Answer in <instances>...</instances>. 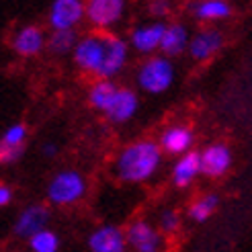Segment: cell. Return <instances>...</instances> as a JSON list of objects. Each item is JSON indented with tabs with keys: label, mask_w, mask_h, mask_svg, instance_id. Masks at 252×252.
I'll return each instance as SVG.
<instances>
[{
	"label": "cell",
	"mask_w": 252,
	"mask_h": 252,
	"mask_svg": "<svg viewBox=\"0 0 252 252\" xmlns=\"http://www.w3.org/2000/svg\"><path fill=\"white\" fill-rule=\"evenodd\" d=\"M199 174H203L201 172V152H193V150H189V152L181 154L179 160L174 162V166H172V183L179 189H185L189 185H193Z\"/></svg>",
	"instance_id": "e0dca14e"
},
{
	"label": "cell",
	"mask_w": 252,
	"mask_h": 252,
	"mask_svg": "<svg viewBox=\"0 0 252 252\" xmlns=\"http://www.w3.org/2000/svg\"><path fill=\"white\" fill-rule=\"evenodd\" d=\"M105 54H107L105 33H98V35L94 33V35H84L82 39H78L76 47L72 52V58L82 72L98 76L100 68L105 64Z\"/></svg>",
	"instance_id": "277c9868"
},
{
	"label": "cell",
	"mask_w": 252,
	"mask_h": 252,
	"mask_svg": "<svg viewBox=\"0 0 252 252\" xmlns=\"http://www.w3.org/2000/svg\"><path fill=\"white\" fill-rule=\"evenodd\" d=\"M107 39V54H105V64L100 68L96 78H115L117 74L125 68L129 60V39H123V37L115 35V33H105Z\"/></svg>",
	"instance_id": "9c48e42d"
},
{
	"label": "cell",
	"mask_w": 252,
	"mask_h": 252,
	"mask_svg": "<svg viewBox=\"0 0 252 252\" xmlns=\"http://www.w3.org/2000/svg\"><path fill=\"white\" fill-rule=\"evenodd\" d=\"M125 236H127V244L137 252H158L162 246L160 228L156 230L152 223L144 220L131 221L125 230Z\"/></svg>",
	"instance_id": "8fae6325"
},
{
	"label": "cell",
	"mask_w": 252,
	"mask_h": 252,
	"mask_svg": "<svg viewBox=\"0 0 252 252\" xmlns=\"http://www.w3.org/2000/svg\"><path fill=\"white\" fill-rule=\"evenodd\" d=\"M78 43V35L76 29H58L49 35V52L56 56H66L72 54L74 47Z\"/></svg>",
	"instance_id": "44dd1931"
},
{
	"label": "cell",
	"mask_w": 252,
	"mask_h": 252,
	"mask_svg": "<svg viewBox=\"0 0 252 252\" xmlns=\"http://www.w3.org/2000/svg\"><path fill=\"white\" fill-rule=\"evenodd\" d=\"M162 164V148L152 140H137L125 146L115 160V174L123 183L140 185L150 181Z\"/></svg>",
	"instance_id": "6da1fadb"
},
{
	"label": "cell",
	"mask_w": 252,
	"mask_h": 252,
	"mask_svg": "<svg viewBox=\"0 0 252 252\" xmlns=\"http://www.w3.org/2000/svg\"><path fill=\"white\" fill-rule=\"evenodd\" d=\"M218 205H220V199L216 195H203V197L195 199L193 203L189 205L187 216H189V220H193L197 223H203L216 213Z\"/></svg>",
	"instance_id": "7402d4cb"
},
{
	"label": "cell",
	"mask_w": 252,
	"mask_h": 252,
	"mask_svg": "<svg viewBox=\"0 0 252 252\" xmlns=\"http://www.w3.org/2000/svg\"><path fill=\"white\" fill-rule=\"evenodd\" d=\"M29 246L33 252H58L60 250V238L52 230H39L29 238Z\"/></svg>",
	"instance_id": "603a6c76"
},
{
	"label": "cell",
	"mask_w": 252,
	"mask_h": 252,
	"mask_svg": "<svg viewBox=\"0 0 252 252\" xmlns=\"http://www.w3.org/2000/svg\"><path fill=\"white\" fill-rule=\"evenodd\" d=\"M148 12L154 19H164L170 15V0H150Z\"/></svg>",
	"instance_id": "484cf974"
},
{
	"label": "cell",
	"mask_w": 252,
	"mask_h": 252,
	"mask_svg": "<svg viewBox=\"0 0 252 252\" xmlns=\"http://www.w3.org/2000/svg\"><path fill=\"white\" fill-rule=\"evenodd\" d=\"M86 21V0H54L47 12V23L52 31L76 29Z\"/></svg>",
	"instance_id": "5b68a950"
},
{
	"label": "cell",
	"mask_w": 252,
	"mask_h": 252,
	"mask_svg": "<svg viewBox=\"0 0 252 252\" xmlns=\"http://www.w3.org/2000/svg\"><path fill=\"white\" fill-rule=\"evenodd\" d=\"M127 236L117 225H100L88 236V250L93 252H123Z\"/></svg>",
	"instance_id": "4fadbf2b"
},
{
	"label": "cell",
	"mask_w": 252,
	"mask_h": 252,
	"mask_svg": "<svg viewBox=\"0 0 252 252\" xmlns=\"http://www.w3.org/2000/svg\"><path fill=\"white\" fill-rule=\"evenodd\" d=\"M47 220H49V211L45 205L41 203H35V205H29L27 209L21 211V216L17 218L15 221V234L19 238H29L35 234L43 230L47 225Z\"/></svg>",
	"instance_id": "9a60e30c"
},
{
	"label": "cell",
	"mask_w": 252,
	"mask_h": 252,
	"mask_svg": "<svg viewBox=\"0 0 252 252\" xmlns=\"http://www.w3.org/2000/svg\"><path fill=\"white\" fill-rule=\"evenodd\" d=\"M12 201V189L0 183V207H6Z\"/></svg>",
	"instance_id": "83f0119b"
},
{
	"label": "cell",
	"mask_w": 252,
	"mask_h": 252,
	"mask_svg": "<svg viewBox=\"0 0 252 252\" xmlns=\"http://www.w3.org/2000/svg\"><path fill=\"white\" fill-rule=\"evenodd\" d=\"M193 142H195V135L191 127H187V125H170V127L162 131L158 144L162 148V152H166L170 156H181L193 148Z\"/></svg>",
	"instance_id": "5bb4252c"
},
{
	"label": "cell",
	"mask_w": 252,
	"mask_h": 252,
	"mask_svg": "<svg viewBox=\"0 0 252 252\" xmlns=\"http://www.w3.org/2000/svg\"><path fill=\"white\" fill-rule=\"evenodd\" d=\"M221 47H223V33L216 27H205L191 35L187 52L195 62H209Z\"/></svg>",
	"instance_id": "30bf717a"
},
{
	"label": "cell",
	"mask_w": 252,
	"mask_h": 252,
	"mask_svg": "<svg viewBox=\"0 0 252 252\" xmlns=\"http://www.w3.org/2000/svg\"><path fill=\"white\" fill-rule=\"evenodd\" d=\"M43 154H45V156H54V154H56V146H49V144H47V146L43 148Z\"/></svg>",
	"instance_id": "f1b7e54d"
},
{
	"label": "cell",
	"mask_w": 252,
	"mask_h": 252,
	"mask_svg": "<svg viewBox=\"0 0 252 252\" xmlns=\"http://www.w3.org/2000/svg\"><path fill=\"white\" fill-rule=\"evenodd\" d=\"M127 0H86V21L96 29H111L123 19Z\"/></svg>",
	"instance_id": "8992f818"
},
{
	"label": "cell",
	"mask_w": 252,
	"mask_h": 252,
	"mask_svg": "<svg viewBox=\"0 0 252 252\" xmlns=\"http://www.w3.org/2000/svg\"><path fill=\"white\" fill-rule=\"evenodd\" d=\"M115 91H117V84L113 82V78H98L91 86V91H88V103H91L93 109L103 113L105 107L109 105L111 96L115 94Z\"/></svg>",
	"instance_id": "ffe728a7"
},
{
	"label": "cell",
	"mask_w": 252,
	"mask_h": 252,
	"mask_svg": "<svg viewBox=\"0 0 252 252\" xmlns=\"http://www.w3.org/2000/svg\"><path fill=\"white\" fill-rule=\"evenodd\" d=\"M191 12L197 21L203 23H218L232 17V4L228 0H197L191 6Z\"/></svg>",
	"instance_id": "d6986e66"
},
{
	"label": "cell",
	"mask_w": 252,
	"mask_h": 252,
	"mask_svg": "<svg viewBox=\"0 0 252 252\" xmlns=\"http://www.w3.org/2000/svg\"><path fill=\"white\" fill-rule=\"evenodd\" d=\"M164 29H166V25L162 21L137 25V27L131 29V35H129L131 49L137 54H142V56H152L154 52H160Z\"/></svg>",
	"instance_id": "ba28073f"
},
{
	"label": "cell",
	"mask_w": 252,
	"mask_h": 252,
	"mask_svg": "<svg viewBox=\"0 0 252 252\" xmlns=\"http://www.w3.org/2000/svg\"><path fill=\"white\" fill-rule=\"evenodd\" d=\"M45 47V35L37 25H25L12 37V49L23 58H33Z\"/></svg>",
	"instance_id": "2e32d148"
},
{
	"label": "cell",
	"mask_w": 252,
	"mask_h": 252,
	"mask_svg": "<svg viewBox=\"0 0 252 252\" xmlns=\"http://www.w3.org/2000/svg\"><path fill=\"white\" fill-rule=\"evenodd\" d=\"M137 86L148 94H162L166 93L174 82V66L168 56H148V60L142 62L135 74Z\"/></svg>",
	"instance_id": "7a4b0ae2"
},
{
	"label": "cell",
	"mask_w": 252,
	"mask_h": 252,
	"mask_svg": "<svg viewBox=\"0 0 252 252\" xmlns=\"http://www.w3.org/2000/svg\"><path fill=\"white\" fill-rule=\"evenodd\" d=\"M232 166V150L225 144H211L201 152V172L207 179H221Z\"/></svg>",
	"instance_id": "7c38bea8"
},
{
	"label": "cell",
	"mask_w": 252,
	"mask_h": 252,
	"mask_svg": "<svg viewBox=\"0 0 252 252\" xmlns=\"http://www.w3.org/2000/svg\"><path fill=\"white\" fill-rule=\"evenodd\" d=\"M137 109H140V98H137L135 91L131 88H125V86H117L115 94L111 96L109 105L105 107V117L115 123V125H121V123H127L135 117Z\"/></svg>",
	"instance_id": "52a82bcc"
},
{
	"label": "cell",
	"mask_w": 252,
	"mask_h": 252,
	"mask_svg": "<svg viewBox=\"0 0 252 252\" xmlns=\"http://www.w3.org/2000/svg\"><path fill=\"white\" fill-rule=\"evenodd\" d=\"M27 135H29L27 125H25V123H15V125H10V127L2 133V140H0V144L19 148V146H25V142H27Z\"/></svg>",
	"instance_id": "cb8c5ba5"
},
{
	"label": "cell",
	"mask_w": 252,
	"mask_h": 252,
	"mask_svg": "<svg viewBox=\"0 0 252 252\" xmlns=\"http://www.w3.org/2000/svg\"><path fill=\"white\" fill-rule=\"evenodd\" d=\"M189 41H191V33H189V29L183 23H170L164 29L160 52L168 58H176L189 49Z\"/></svg>",
	"instance_id": "ac0fdd59"
},
{
	"label": "cell",
	"mask_w": 252,
	"mask_h": 252,
	"mask_svg": "<svg viewBox=\"0 0 252 252\" xmlns=\"http://www.w3.org/2000/svg\"><path fill=\"white\" fill-rule=\"evenodd\" d=\"M23 146L12 148V146H2L0 144V164H12L23 156Z\"/></svg>",
	"instance_id": "4316f807"
},
{
	"label": "cell",
	"mask_w": 252,
	"mask_h": 252,
	"mask_svg": "<svg viewBox=\"0 0 252 252\" xmlns=\"http://www.w3.org/2000/svg\"><path fill=\"white\" fill-rule=\"evenodd\" d=\"M158 228H160V232H164V234L179 232V228H181V218H179V213L172 211V209H164V211L160 213Z\"/></svg>",
	"instance_id": "d4e9b609"
},
{
	"label": "cell",
	"mask_w": 252,
	"mask_h": 252,
	"mask_svg": "<svg viewBox=\"0 0 252 252\" xmlns=\"http://www.w3.org/2000/svg\"><path fill=\"white\" fill-rule=\"evenodd\" d=\"M86 193V179L78 170H62L47 185V199L52 205L64 207L78 203Z\"/></svg>",
	"instance_id": "3957f363"
}]
</instances>
